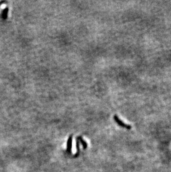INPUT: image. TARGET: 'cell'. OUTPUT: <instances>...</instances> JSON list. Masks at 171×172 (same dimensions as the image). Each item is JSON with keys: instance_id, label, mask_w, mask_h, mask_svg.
Instances as JSON below:
<instances>
[{"instance_id": "6da1fadb", "label": "cell", "mask_w": 171, "mask_h": 172, "mask_svg": "<svg viewBox=\"0 0 171 172\" xmlns=\"http://www.w3.org/2000/svg\"><path fill=\"white\" fill-rule=\"evenodd\" d=\"M113 119H114L115 122H116V123L119 126L122 127V128H126V129H128V130L131 129V128H132V126H131L130 125H128V124H125L124 123H123V122L121 120H120L119 118H118V116H117V115H114V117H113Z\"/></svg>"}, {"instance_id": "7a4b0ae2", "label": "cell", "mask_w": 171, "mask_h": 172, "mask_svg": "<svg viewBox=\"0 0 171 172\" xmlns=\"http://www.w3.org/2000/svg\"><path fill=\"white\" fill-rule=\"evenodd\" d=\"M72 140H73V135H71L69 137L68 140H67V142L66 152L69 154H71L72 152Z\"/></svg>"}, {"instance_id": "3957f363", "label": "cell", "mask_w": 171, "mask_h": 172, "mask_svg": "<svg viewBox=\"0 0 171 172\" xmlns=\"http://www.w3.org/2000/svg\"><path fill=\"white\" fill-rule=\"evenodd\" d=\"M76 139L78 140L79 142H80L81 144L82 145V146H83V148L84 149H86L87 148L88 145H87V142H86L85 140H83V138H82V137H78Z\"/></svg>"}, {"instance_id": "277c9868", "label": "cell", "mask_w": 171, "mask_h": 172, "mask_svg": "<svg viewBox=\"0 0 171 172\" xmlns=\"http://www.w3.org/2000/svg\"><path fill=\"white\" fill-rule=\"evenodd\" d=\"M76 149L77 150V153L75 154L76 157V155H78L79 153H80V142H79V141L77 139H76Z\"/></svg>"}]
</instances>
